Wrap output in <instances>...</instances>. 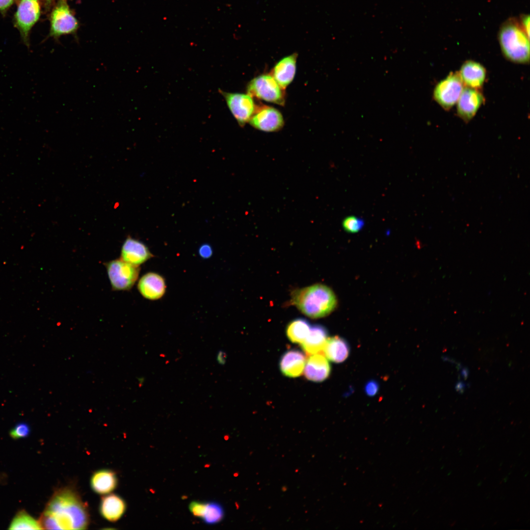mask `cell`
Masks as SVG:
<instances>
[{"label":"cell","mask_w":530,"mask_h":530,"mask_svg":"<svg viewBox=\"0 0 530 530\" xmlns=\"http://www.w3.org/2000/svg\"><path fill=\"white\" fill-rule=\"evenodd\" d=\"M306 361V356L302 352L297 349L289 350L283 354L280 360V369L287 377H298L304 371Z\"/></svg>","instance_id":"obj_17"},{"label":"cell","mask_w":530,"mask_h":530,"mask_svg":"<svg viewBox=\"0 0 530 530\" xmlns=\"http://www.w3.org/2000/svg\"><path fill=\"white\" fill-rule=\"evenodd\" d=\"M43 529L84 530L90 515L86 504L74 487L67 486L54 492L39 520Z\"/></svg>","instance_id":"obj_1"},{"label":"cell","mask_w":530,"mask_h":530,"mask_svg":"<svg viewBox=\"0 0 530 530\" xmlns=\"http://www.w3.org/2000/svg\"><path fill=\"white\" fill-rule=\"evenodd\" d=\"M326 328L318 324L311 326L309 333L301 344L303 351L308 355L319 353L322 350L327 339Z\"/></svg>","instance_id":"obj_20"},{"label":"cell","mask_w":530,"mask_h":530,"mask_svg":"<svg viewBox=\"0 0 530 530\" xmlns=\"http://www.w3.org/2000/svg\"><path fill=\"white\" fill-rule=\"evenodd\" d=\"M292 302L302 313L316 318L331 313L337 305V299L329 287L318 284L294 291Z\"/></svg>","instance_id":"obj_2"},{"label":"cell","mask_w":530,"mask_h":530,"mask_svg":"<svg viewBox=\"0 0 530 530\" xmlns=\"http://www.w3.org/2000/svg\"><path fill=\"white\" fill-rule=\"evenodd\" d=\"M529 38L515 19L506 21L499 32V41L503 54L506 59L514 63L529 62Z\"/></svg>","instance_id":"obj_3"},{"label":"cell","mask_w":530,"mask_h":530,"mask_svg":"<svg viewBox=\"0 0 530 530\" xmlns=\"http://www.w3.org/2000/svg\"><path fill=\"white\" fill-rule=\"evenodd\" d=\"M29 425L25 422H21L15 425L10 431V435L13 439H19L27 437L30 433Z\"/></svg>","instance_id":"obj_26"},{"label":"cell","mask_w":530,"mask_h":530,"mask_svg":"<svg viewBox=\"0 0 530 530\" xmlns=\"http://www.w3.org/2000/svg\"><path fill=\"white\" fill-rule=\"evenodd\" d=\"M225 99L231 112L238 125L243 127L249 121L256 106L253 97L248 94L219 91Z\"/></svg>","instance_id":"obj_9"},{"label":"cell","mask_w":530,"mask_h":530,"mask_svg":"<svg viewBox=\"0 0 530 530\" xmlns=\"http://www.w3.org/2000/svg\"><path fill=\"white\" fill-rule=\"evenodd\" d=\"M378 389L377 382L374 381H369L365 386L366 393L370 396L375 395Z\"/></svg>","instance_id":"obj_28"},{"label":"cell","mask_w":530,"mask_h":530,"mask_svg":"<svg viewBox=\"0 0 530 530\" xmlns=\"http://www.w3.org/2000/svg\"><path fill=\"white\" fill-rule=\"evenodd\" d=\"M199 255L204 259L210 258L212 253L211 246L208 244H204L200 246L199 249Z\"/></svg>","instance_id":"obj_29"},{"label":"cell","mask_w":530,"mask_h":530,"mask_svg":"<svg viewBox=\"0 0 530 530\" xmlns=\"http://www.w3.org/2000/svg\"><path fill=\"white\" fill-rule=\"evenodd\" d=\"M246 92L253 98L281 106L286 102L285 89L270 73L259 75L251 80L247 84Z\"/></svg>","instance_id":"obj_4"},{"label":"cell","mask_w":530,"mask_h":530,"mask_svg":"<svg viewBox=\"0 0 530 530\" xmlns=\"http://www.w3.org/2000/svg\"><path fill=\"white\" fill-rule=\"evenodd\" d=\"M248 122L254 128L266 132L278 131L284 125L281 113L277 109L265 105L256 106Z\"/></svg>","instance_id":"obj_10"},{"label":"cell","mask_w":530,"mask_h":530,"mask_svg":"<svg viewBox=\"0 0 530 530\" xmlns=\"http://www.w3.org/2000/svg\"><path fill=\"white\" fill-rule=\"evenodd\" d=\"M10 530H42L38 521L24 510L19 511L12 520L8 528Z\"/></svg>","instance_id":"obj_23"},{"label":"cell","mask_w":530,"mask_h":530,"mask_svg":"<svg viewBox=\"0 0 530 530\" xmlns=\"http://www.w3.org/2000/svg\"><path fill=\"white\" fill-rule=\"evenodd\" d=\"M207 503L193 501L190 503L188 508L192 514L197 518H203Z\"/></svg>","instance_id":"obj_27"},{"label":"cell","mask_w":530,"mask_h":530,"mask_svg":"<svg viewBox=\"0 0 530 530\" xmlns=\"http://www.w3.org/2000/svg\"><path fill=\"white\" fill-rule=\"evenodd\" d=\"M227 357V354L224 351L219 350L217 353L216 361L220 365L223 366L226 363Z\"/></svg>","instance_id":"obj_32"},{"label":"cell","mask_w":530,"mask_h":530,"mask_svg":"<svg viewBox=\"0 0 530 530\" xmlns=\"http://www.w3.org/2000/svg\"><path fill=\"white\" fill-rule=\"evenodd\" d=\"M521 26L527 36L530 38V16L529 15H524L521 18Z\"/></svg>","instance_id":"obj_30"},{"label":"cell","mask_w":530,"mask_h":530,"mask_svg":"<svg viewBox=\"0 0 530 530\" xmlns=\"http://www.w3.org/2000/svg\"><path fill=\"white\" fill-rule=\"evenodd\" d=\"M126 508V503L120 496L108 494L102 498L99 510L104 518L110 522H116L124 515Z\"/></svg>","instance_id":"obj_18"},{"label":"cell","mask_w":530,"mask_h":530,"mask_svg":"<svg viewBox=\"0 0 530 530\" xmlns=\"http://www.w3.org/2000/svg\"><path fill=\"white\" fill-rule=\"evenodd\" d=\"M327 359L319 353L310 355L304 369L305 377L309 380L319 382L325 380L330 373Z\"/></svg>","instance_id":"obj_16"},{"label":"cell","mask_w":530,"mask_h":530,"mask_svg":"<svg viewBox=\"0 0 530 530\" xmlns=\"http://www.w3.org/2000/svg\"><path fill=\"white\" fill-rule=\"evenodd\" d=\"M459 75L467 87L478 90L484 82L486 72L480 63L467 60L461 66Z\"/></svg>","instance_id":"obj_15"},{"label":"cell","mask_w":530,"mask_h":530,"mask_svg":"<svg viewBox=\"0 0 530 530\" xmlns=\"http://www.w3.org/2000/svg\"><path fill=\"white\" fill-rule=\"evenodd\" d=\"M105 265L114 291H129L137 280L140 271L138 266L121 259L110 261Z\"/></svg>","instance_id":"obj_6"},{"label":"cell","mask_w":530,"mask_h":530,"mask_svg":"<svg viewBox=\"0 0 530 530\" xmlns=\"http://www.w3.org/2000/svg\"><path fill=\"white\" fill-rule=\"evenodd\" d=\"M56 0H43L44 5L46 11L49 10L53 5Z\"/></svg>","instance_id":"obj_33"},{"label":"cell","mask_w":530,"mask_h":530,"mask_svg":"<svg viewBox=\"0 0 530 530\" xmlns=\"http://www.w3.org/2000/svg\"><path fill=\"white\" fill-rule=\"evenodd\" d=\"M364 224L362 219L351 216L347 217L343 220V227L346 232L354 233L360 231Z\"/></svg>","instance_id":"obj_25"},{"label":"cell","mask_w":530,"mask_h":530,"mask_svg":"<svg viewBox=\"0 0 530 530\" xmlns=\"http://www.w3.org/2000/svg\"><path fill=\"white\" fill-rule=\"evenodd\" d=\"M49 36L55 39L66 34H74L79 23L71 10L67 0H58L52 8L50 17Z\"/></svg>","instance_id":"obj_5"},{"label":"cell","mask_w":530,"mask_h":530,"mask_svg":"<svg viewBox=\"0 0 530 530\" xmlns=\"http://www.w3.org/2000/svg\"><path fill=\"white\" fill-rule=\"evenodd\" d=\"M298 54L294 53L278 61L270 74L284 89L291 84L295 77Z\"/></svg>","instance_id":"obj_13"},{"label":"cell","mask_w":530,"mask_h":530,"mask_svg":"<svg viewBox=\"0 0 530 530\" xmlns=\"http://www.w3.org/2000/svg\"><path fill=\"white\" fill-rule=\"evenodd\" d=\"M41 15L39 0H20L14 15V24L24 43L29 47V33Z\"/></svg>","instance_id":"obj_7"},{"label":"cell","mask_w":530,"mask_h":530,"mask_svg":"<svg viewBox=\"0 0 530 530\" xmlns=\"http://www.w3.org/2000/svg\"><path fill=\"white\" fill-rule=\"evenodd\" d=\"M137 289L144 297L154 300L164 295L166 285L162 276L157 273L148 272L140 279Z\"/></svg>","instance_id":"obj_14"},{"label":"cell","mask_w":530,"mask_h":530,"mask_svg":"<svg viewBox=\"0 0 530 530\" xmlns=\"http://www.w3.org/2000/svg\"><path fill=\"white\" fill-rule=\"evenodd\" d=\"M118 478L116 473L110 469H101L95 472L90 479L92 490L100 495H106L117 487Z\"/></svg>","instance_id":"obj_19"},{"label":"cell","mask_w":530,"mask_h":530,"mask_svg":"<svg viewBox=\"0 0 530 530\" xmlns=\"http://www.w3.org/2000/svg\"><path fill=\"white\" fill-rule=\"evenodd\" d=\"M153 257L147 246L141 241L128 236L122 246L120 259L139 266Z\"/></svg>","instance_id":"obj_12"},{"label":"cell","mask_w":530,"mask_h":530,"mask_svg":"<svg viewBox=\"0 0 530 530\" xmlns=\"http://www.w3.org/2000/svg\"><path fill=\"white\" fill-rule=\"evenodd\" d=\"M326 357L335 363H341L345 360L349 353L347 343L339 336L327 338L323 350Z\"/></svg>","instance_id":"obj_21"},{"label":"cell","mask_w":530,"mask_h":530,"mask_svg":"<svg viewBox=\"0 0 530 530\" xmlns=\"http://www.w3.org/2000/svg\"><path fill=\"white\" fill-rule=\"evenodd\" d=\"M15 0H0V12L4 13L13 4Z\"/></svg>","instance_id":"obj_31"},{"label":"cell","mask_w":530,"mask_h":530,"mask_svg":"<svg viewBox=\"0 0 530 530\" xmlns=\"http://www.w3.org/2000/svg\"><path fill=\"white\" fill-rule=\"evenodd\" d=\"M311 325L303 318H297L292 321L287 326L286 334L292 343L301 344L308 335Z\"/></svg>","instance_id":"obj_22"},{"label":"cell","mask_w":530,"mask_h":530,"mask_svg":"<svg viewBox=\"0 0 530 530\" xmlns=\"http://www.w3.org/2000/svg\"><path fill=\"white\" fill-rule=\"evenodd\" d=\"M463 84L459 73L451 72L436 84L433 98L444 109L449 110L457 103L464 89Z\"/></svg>","instance_id":"obj_8"},{"label":"cell","mask_w":530,"mask_h":530,"mask_svg":"<svg viewBox=\"0 0 530 530\" xmlns=\"http://www.w3.org/2000/svg\"><path fill=\"white\" fill-rule=\"evenodd\" d=\"M224 512L222 506L215 502L208 503L203 517L204 522L208 525L217 524L222 520Z\"/></svg>","instance_id":"obj_24"},{"label":"cell","mask_w":530,"mask_h":530,"mask_svg":"<svg viewBox=\"0 0 530 530\" xmlns=\"http://www.w3.org/2000/svg\"><path fill=\"white\" fill-rule=\"evenodd\" d=\"M484 101L478 90L464 88L457 102V114L465 122L470 121L476 115Z\"/></svg>","instance_id":"obj_11"}]
</instances>
